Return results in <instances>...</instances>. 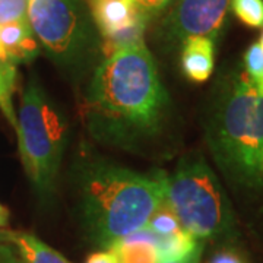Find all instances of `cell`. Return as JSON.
I'll use <instances>...</instances> for the list:
<instances>
[{
  "instance_id": "obj_1",
  "label": "cell",
  "mask_w": 263,
  "mask_h": 263,
  "mask_svg": "<svg viewBox=\"0 0 263 263\" xmlns=\"http://www.w3.org/2000/svg\"><path fill=\"white\" fill-rule=\"evenodd\" d=\"M84 116L97 141L133 152L164 133L171 98L145 43L120 48L95 67Z\"/></svg>"
},
{
  "instance_id": "obj_2",
  "label": "cell",
  "mask_w": 263,
  "mask_h": 263,
  "mask_svg": "<svg viewBox=\"0 0 263 263\" xmlns=\"http://www.w3.org/2000/svg\"><path fill=\"white\" fill-rule=\"evenodd\" d=\"M70 177L85 233L104 250L146 227L165 200L168 179L161 170L146 174L98 157L76 161Z\"/></svg>"
},
{
  "instance_id": "obj_3",
  "label": "cell",
  "mask_w": 263,
  "mask_h": 263,
  "mask_svg": "<svg viewBox=\"0 0 263 263\" xmlns=\"http://www.w3.org/2000/svg\"><path fill=\"white\" fill-rule=\"evenodd\" d=\"M205 138L216 165L234 187L263 192V95L235 70L209 107Z\"/></svg>"
},
{
  "instance_id": "obj_4",
  "label": "cell",
  "mask_w": 263,
  "mask_h": 263,
  "mask_svg": "<svg viewBox=\"0 0 263 263\" xmlns=\"http://www.w3.org/2000/svg\"><path fill=\"white\" fill-rule=\"evenodd\" d=\"M18 149L22 167L37 196L54 197L69 138L66 116L35 78L25 86L18 111Z\"/></svg>"
},
{
  "instance_id": "obj_5",
  "label": "cell",
  "mask_w": 263,
  "mask_h": 263,
  "mask_svg": "<svg viewBox=\"0 0 263 263\" xmlns=\"http://www.w3.org/2000/svg\"><path fill=\"white\" fill-rule=\"evenodd\" d=\"M165 202L183 230L199 241L231 238L235 216L231 202L202 154L189 152L167 179Z\"/></svg>"
},
{
  "instance_id": "obj_6",
  "label": "cell",
  "mask_w": 263,
  "mask_h": 263,
  "mask_svg": "<svg viewBox=\"0 0 263 263\" xmlns=\"http://www.w3.org/2000/svg\"><path fill=\"white\" fill-rule=\"evenodd\" d=\"M27 16L57 67L78 76L91 65L98 48L97 28L82 0H28Z\"/></svg>"
},
{
  "instance_id": "obj_7",
  "label": "cell",
  "mask_w": 263,
  "mask_h": 263,
  "mask_svg": "<svg viewBox=\"0 0 263 263\" xmlns=\"http://www.w3.org/2000/svg\"><path fill=\"white\" fill-rule=\"evenodd\" d=\"M230 9L231 0H177L157 29L161 46L174 48L190 37H209L215 41Z\"/></svg>"
},
{
  "instance_id": "obj_8",
  "label": "cell",
  "mask_w": 263,
  "mask_h": 263,
  "mask_svg": "<svg viewBox=\"0 0 263 263\" xmlns=\"http://www.w3.org/2000/svg\"><path fill=\"white\" fill-rule=\"evenodd\" d=\"M88 9L103 38L105 57L120 48L143 43L149 18L133 0H88Z\"/></svg>"
},
{
  "instance_id": "obj_9",
  "label": "cell",
  "mask_w": 263,
  "mask_h": 263,
  "mask_svg": "<svg viewBox=\"0 0 263 263\" xmlns=\"http://www.w3.org/2000/svg\"><path fill=\"white\" fill-rule=\"evenodd\" d=\"M181 70L189 81L202 84L215 69V41L209 37H190L180 51Z\"/></svg>"
},
{
  "instance_id": "obj_10",
  "label": "cell",
  "mask_w": 263,
  "mask_h": 263,
  "mask_svg": "<svg viewBox=\"0 0 263 263\" xmlns=\"http://www.w3.org/2000/svg\"><path fill=\"white\" fill-rule=\"evenodd\" d=\"M0 43L15 66L32 62L41 51L37 37L29 27L28 19L0 27Z\"/></svg>"
},
{
  "instance_id": "obj_11",
  "label": "cell",
  "mask_w": 263,
  "mask_h": 263,
  "mask_svg": "<svg viewBox=\"0 0 263 263\" xmlns=\"http://www.w3.org/2000/svg\"><path fill=\"white\" fill-rule=\"evenodd\" d=\"M0 241L13 246L25 263H72L31 233L0 230Z\"/></svg>"
},
{
  "instance_id": "obj_12",
  "label": "cell",
  "mask_w": 263,
  "mask_h": 263,
  "mask_svg": "<svg viewBox=\"0 0 263 263\" xmlns=\"http://www.w3.org/2000/svg\"><path fill=\"white\" fill-rule=\"evenodd\" d=\"M119 263H161L158 249L148 241L122 238L110 247Z\"/></svg>"
},
{
  "instance_id": "obj_13",
  "label": "cell",
  "mask_w": 263,
  "mask_h": 263,
  "mask_svg": "<svg viewBox=\"0 0 263 263\" xmlns=\"http://www.w3.org/2000/svg\"><path fill=\"white\" fill-rule=\"evenodd\" d=\"M146 228L160 237H168V235L176 234L183 230L177 216L165 200L152 214L148 224H146Z\"/></svg>"
},
{
  "instance_id": "obj_14",
  "label": "cell",
  "mask_w": 263,
  "mask_h": 263,
  "mask_svg": "<svg viewBox=\"0 0 263 263\" xmlns=\"http://www.w3.org/2000/svg\"><path fill=\"white\" fill-rule=\"evenodd\" d=\"M243 65H245V75L257 89L259 94L263 95V48L257 43H253L250 47L246 50L243 56Z\"/></svg>"
},
{
  "instance_id": "obj_15",
  "label": "cell",
  "mask_w": 263,
  "mask_h": 263,
  "mask_svg": "<svg viewBox=\"0 0 263 263\" xmlns=\"http://www.w3.org/2000/svg\"><path fill=\"white\" fill-rule=\"evenodd\" d=\"M231 9L247 27L263 28V0H231Z\"/></svg>"
},
{
  "instance_id": "obj_16",
  "label": "cell",
  "mask_w": 263,
  "mask_h": 263,
  "mask_svg": "<svg viewBox=\"0 0 263 263\" xmlns=\"http://www.w3.org/2000/svg\"><path fill=\"white\" fill-rule=\"evenodd\" d=\"M28 0H0V27L27 21Z\"/></svg>"
},
{
  "instance_id": "obj_17",
  "label": "cell",
  "mask_w": 263,
  "mask_h": 263,
  "mask_svg": "<svg viewBox=\"0 0 263 263\" xmlns=\"http://www.w3.org/2000/svg\"><path fill=\"white\" fill-rule=\"evenodd\" d=\"M13 85L6 75L0 70V110L5 114L6 120L16 130L18 126V114L13 108V101H12V92H13Z\"/></svg>"
},
{
  "instance_id": "obj_18",
  "label": "cell",
  "mask_w": 263,
  "mask_h": 263,
  "mask_svg": "<svg viewBox=\"0 0 263 263\" xmlns=\"http://www.w3.org/2000/svg\"><path fill=\"white\" fill-rule=\"evenodd\" d=\"M133 2L149 18V21H152L160 16L162 12H165L170 6H173L177 0H133Z\"/></svg>"
},
{
  "instance_id": "obj_19",
  "label": "cell",
  "mask_w": 263,
  "mask_h": 263,
  "mask_svg": "<svg viewBox=\"0 0 263 263\" xmlns=\"http://www.w3.org/2000/svg\"><path fill=\"white\" fill-rule=\"evenodd\" d=\"M208 263H247L246 259L234 249H221L216 253L212 254V257Z\"/></svg>"
},
{
  "instance_id": "obj_20",
  "label": "cell",
  "mask_w": 263,
  "mask_h": 263,
  "mask_svg": "<svg viewBox=\"0 0 263 263\" xmlns=\"http://www.w3.org/2000/svg\"><path fill=\"white\" fill-rule=\"evenodd\" d=\"M0 70L6 75V78L9 79L12 84H15V79H16V66L10 62V59L6 54V51L2 47V43H0Z\"/></svg>"
},
{
  "instance_id": "obj_21",
  "label": "cell",
  "mask_w": 263,
  "mask_h": 263,
  "mask_svg": "<svg viewBox=\"0 0 263 263\" xmlns=\"http://www.w3.org/2000/svg\"><path fill=\"white\" fill-rule=\"evenodd\" d=\"M0 263H25L19 254L16 253L15 247L9 243L0 241Z\"/></svg>"
},
{
  "instance_id": "obj_22",
  "label": "cell",
  "mask_w": 263,
  "mask_h": 263,
  "mask_svg": "<svg viewBox=\"0 0 263 263\" xmlns=\"http://www.w3.org/2000/svg\"><path fill=\"white\" fill-rule=\"evenodd\" d=\"M85 263H119L117 262V257L116 254L107 249V250H101V252H97V253H92Z\"/></svg>"
},
{
  "instance_id": "obj_23",
  "label": "cell",
  "mask_w": 263,
  "mask_h": 263,
  "mask_svg": "<svg viewBox=\"0 0 263 263\" xmlns=\"http://www.w3.org/2000/svg\"><path fill=\"white\" fill-rule=\"evenodd\" d=\"M200 256H202V250H197V252L189 254V256H186V257H181V259H173V260H165V262H161V263H199V260H200Z\"/></svg>"
},
{
  "instance_id": "obj_24",
  "label": "cell",
  "mask_w": 263,
  "mask_h": 263,
  "mask_svg": "<svg viewBox=\"0 0 263 263\" xmlns=\"http://www.w3.org/2000/svg\"><path fill=\"white\" fill-rule=\"evenodd\" d=\"M9 224V211L3 205H0V228H5Z\"/></svg>"
},
{
  "instance_id": "obj_25",
  "label": "cell",
  "mask_w": 263,
  "mask_h": 263,
  "mask_svg": "<svg viewBox=\"0 0 263 263\" xmlns=\"http://www.w3.org/2000/svg\"><path fill=\"white\" fill-rule=\"evenodd\" d=\"M259 44H260L263 48V31H262V35H260V40H259Z\"/></svg>"
}]
</instances>
